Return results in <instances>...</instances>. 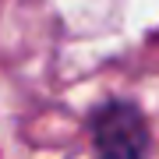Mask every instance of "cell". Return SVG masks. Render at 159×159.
I'll list each match as a JSON object with an SVG mask.
<instances>
[{
  "label": "cell",
  "instance_id": "6da1fadb",
  "mask_svg": "<svg viewBox=\"0 0 159 159\" xmlns=\"http://www.w3.org/2000/svg\"><path fill=\"white\" fill-rule=\"evenodd\" d=\"M96 159H148L152 131L142 106L131 99H106L89 113Z\"/></svg>",
  "mask_w": 159,
  "mask_h": 159
}]
</instances>
